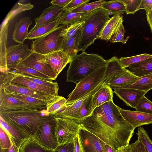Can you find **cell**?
Returning a JSON list of instances; mask_svg holds the SVG:
<instances>
[{"label":"cell","mask_w":152,"mask_h":152,"mask_svg":"<svg viewBox=\"0 0 152 152\" xmlns=\"http://www.w3.org/2000/svg\"><path fill=\"white\" fill-rule=\"evenodd\" d=\"M0 152H20L19 149L12 142L11 145L9 149H3L0 148Z\"/></svg>","instance_id":"9f6ffc18"},{"label":"cell","mask_w":152,"mask_h":152,"mask_svg":"<svg viewBox=\"0 0 152 152\" xmlns=\"http://www.w3.org/2000/svg\"><path fill=\"white\" fill-rule=\"evenodd\" d=\"M78 134L83 152H105L104 142L93 133L81 127Z\"/></svg>","instance_id":"7c38bea8"},{"label":"cell","mask_w":152,"mask_h":152,"mask_svg":"<svg viewBox=\"0 0 152 152\" xmlns=\"http://www.w3.org/2000/svg\"><path fill=\"white\" fill-rule=\"evenodd\" d=\"M9 69H13L17 72L32 76L45 80L50 81L49 77L46 75L33 68L18 64L10 66Z\"/></svg>","instance_id":"8d00e7d4"},{"label":"cell","mask_w":152,"mask_h":152,"mask_svg":"<svg viewBox=\"0 0 152 152\" xmlns=\"http://www.w3.org/2000/svg\"><path fill=\"white\" fill-rule=\"evenodd\" d=\"M94 94L91 95L86 99L72 119L78 121L90 116L92 114L93 111L92 99Z\"/></svg>","instance_id":"e575fe53"},{"label":"cell","mask_w":152,"mask_h":152,"mask_svg":"<svg viewBox=\"0 0 152 152\" xmlns=\"http://www.w3.org/2000/svg\"><path fill=\"white\" fill-rule=\"evenodd\" d=\"M18 64L33 68L46 75L52 80H56L55 74L46 61L45 55L33 52Z\"/></svg>","instance_id":"30bf717a"},{"label":"cell","mask_w":152,"mask_h":152,"mask_svg":"<svg viewBox=\"0 0 152 152\" xmlns=\"http://www.w3.org/2000/svg\"><path fill=\"white\" fill-rule=\"evenodd\" d=\"M84 23V20L69 25L65 30L64 34V40L70 38L78 33L83 28Z\"/></svg>","instance_id":"bcb514c9"},{"label":"cell","mask_w":152,"mask_h":152,"mask_svg":"<svg viewBox=\"0 0 152 152\" xmlns=\"http://www.w3.org/2000/svg\"><path fill=\"white\" fill-rule=\"evenodd\" d=\"M5 80L13 84L24 87L47 95L56 96L58 90L38 84L24 78L15 71H9L7 74L0 75Z\"/></svg>","instance_id":"9c48e42d"},{"label":"cell","mask_w":152,"mask_h":152,"mask_svg":"<svg viewBox=\"0 0 152 152\" xmlns=\"http://www.w3.org/2000/svg\"><path fill=\"white\" fill-rule=\"evenodd\" d=\"M0 126L7 132L12 142L20 150L23 142L31 137L10 125L0 117Z\"/></svg>","instance_id":"7402d4cb"},{"label":"cell","mask_w":152,"mask_h":152,"mask_svg":"<svg viewBox=\"0 0 152 152\" xmlns=\"http://www.w3.org/2000/svg\"><path fill=\"white\" fill-rule=\"evenodd\" d=\"M151 58L152 55L145 53L129 57H121L119 59L122 67L126 68L132 64Z\"/></svg>","instance_id":"74e56055"},{"label":"cell","mask_w":152,"mask_h":152,"mask_svg":"<svg viewBox=\"0 0 152 152\" xmlns=\"http://www.w3.org/2000/svg\"><path fill=\"white\" fill-rule=\"evenodd\" d=\"M43 110L25 109L0 112V117L7 123L33 137L42 124L56 116L43 113Z\"/></svg>","instance_id":"7a4b0ae2"},{"label":"cell","mask_w":152,"mask_h":152,"mask_svg":"<svg viewBox=\"0 0 152 152\" xmlns=\"http://www.w3.org/2000/svg\"><path fill=\"white\" fill-rule=\"evenodd\" d=\"M82 28L76 34L70 38L64 40L61 47V50L72 59L77 55L80 40Z\"/></svg>","instance_id":"484cf974"},{"label":"cell","mask_w":152,"mask_h":152,"mask_svg":"<svg viewBox=\"0 0 152 152\" xmlns=\"http://www.w3.org/2000/svg\"><path fill=\"white\" fill-rule=\"evenodd\" d=\"M105 152H116V151L105 142L104 144Z\"/></svg>","instance_id":"680465c9"},{"label":"cell","mask_w":152,"mask_h":152,"mask_svg":"<svg viewBox=\"0 0 152 152\" xmlns=\"http://www.w3.org/2000/svg\"><path fill=\"white\" fill-rule=\"evenodd\" d=\"M106 63L107 61L101 56L82 52L73 58L69 63L66 74V81L77 84Z\"/></svg>","instance_id":"3957f363"},{"label":"cell","mask_w":152,"mask_h":152,"mask_svg":"<svg viewBox=\"0 0 152 152\" xmlns=\"http://www.w3.org/2000/svg\"><path fill=\"white\" fill-rule=\"evenodd\" d=\"M139 78L127 69L122 74L113 78L107 85L112 89H120L134 83Z\"/></svg>","instance_id":"d4e9b609"},{"label":"cell","mask_w":152,"mask_h":152,"mask_svg":"<svg viewBox=\"0 0 152 152\" xmlns=\"http://www.w3.org/2000/svg\"><path fill=\"white\" fill-rule=\"evenodd\" d=\"M59 24L60 17L41 26L33 31L29 32L26 39H33L40 38L56 28Z\"/></svg>","instance_id":"f546056e"},{"label":"cell","mask_w":152,"mask_h":152,"mask_svg":"<svg viewBox=\"0 0 152 152\" xmlns=\"http://www.w3.org/2000/svg\"><path fill=\"white\" fill-rule=\"evenodd\" d=\"M47 63L53 70L56 78L72 58L60 50L44 55Z\"/></svg>","instance_id":"2e32d148"},{"label":"cell","mask_w":152,"mask_h":152,"mask_svg":"<svg viewBox=\"0 0 152 152\" xmlns=\"http://www.w3.org/2000/svg\"><path fill=\"white\" fill-rule=\"evenodd\" d=\"M123 22H121L118 26L111 37L110 40L111 43L120 42L125 44L129 39V37H128L125 39H124L125 29L123 24Z\"/></svg>","instance_id":"b9f144b4"},{"label":"cell","mask_w":152,"mask_h":152,"mask_svg":"<svg viewBox=\"0 0 152 152\" xmlns=\"http://www.w3.org/2000/svg\"><path fill=\"white\" fill-rule=\"evenodd\" d=\"M124 119L134 129L141 126L152 124V114L138 111L126 110L118 107Z\"/></svg>","instance_id":"9a60e30c"},{"label":"cell","mask_w":152,"mask_h":152,"mask_svg":"<svg viewBox=\"0 0 152 152\" xmlns=\"http://www.w3.org/2000/svg\"><path fill=\"white\" fill-rule=\"evenodd\" d=\"M89 1L90 0H71L63 9L65 11H71Z\"/></svg>","instance_id":"c3c4849f"},{"label":"cell","mask_w":152,"mask_h":152,"mask_svg":"<svg viewBox=\"0 0 152 152\" xmlns=\"http://www.w3.org/2000/svg\"><path fill=\"white\" fill-rule=\"evenodd\" d=\"M32 23L29 17L20 18L15 25L12 39L16 42L23 44L28 34V31L29 26Z\"/></svg>","instance_id":"44dd1931"},{"label":"cell","mask_w":152,"mask_h":152,"mask_svg":"<svg viewBox=\"0 0 152 152\" xmlns=\"http://www.w3.org/2000/svg\"><path fill=\"white\" fill-rule=\"evenodd\" d=\"M118 107L113 101H109L96 108L90 116L76 121L116 151L129 145L135 129L124 119Z\"/></svg>","instance_id":"6da1fadb"},{"label":"cell","mask_w":152,"mask_h":152,"mask_svg":"<svg viewBox=\"0 0 152 152\" xmlns=\"http://www.w3.org/2000/svg\"><path fill=\"white\" fill-rule=\"evenodd\" d=\"M75 152H83L78 134L74 140Z\"/></svg>","instance_id":"db71d44e"},{"label":"cell","mask_w":152,"mask_h":152,"mask_svg":"<svg viewBox=\"0 0 152 152\" xmlns=\"http://www.w3.org/2000/svg\"><path fill=\"white\" fill-rule=\"evenodd\" d=\"M92 11L75 12L70 11H64L60 17V24L71 25L77 22L83 21Z\"/></svg>","instance_id":"f1b7e54d"},{"label":"cell","mask_w":152,"mask_h":152,"mask_svg":"<svg viewBox=\"0 0 152 152\" xmlns=\"http://www.w3.org/2000/svg\"><path fill=\"white\" fill-rule=\"evenodd\" d=\"M106 61L105 76L102 83L107 84L113 78L122 74L127 69L122 67L119 58L115 56Z\"/></svg>","instance_id":"ffe728a7"},{"label":"cell","mask_w":152,"mask_h":152,"mask_svg":"<svg viewBox=\"0 0 152 152\" xmlns=\"http://www.w3.org/2000/svg\"><path fill=\"white\" fill-rule=\"evenodd\" d=\"M53 152H75L74 142L59 145Z\"/></svg>","instance_id":"f907efd6"},{"label":"cell","mask_w":152,"mask_h":152,"mask_svg":"<svg viewBox=\"0 0 152 152\" xmlns=\"http://www.w3.org/2000/svg\"><path fill=\"white\" fill-rule=\"evenodd\" d=\"M53 151L42 146L32 137L25 141L19 150L20 152H53Z\"/></svg>","instance_id":"d6a6232c"},{"label":"cell","mask_w":152,"mask_h":152,"mask_svg":"<svg viewBox=\"0 0 152 152\" xmlns=\"http://www.w3.org/2000/svg\"><path fill=\"white\" fill-rule=\"evenodd\" d=\"M20 74L26 79L34 82L40 85L58 90L59 86L58 83L56 82H53L52 81V80L50 81L45 80L30 75Z\"/></svg>","instance_id":"7bdbcfd3"},{"label":"cell","mask_w":152,"mask_h":152,"mask_svg":"<svg viewBox=\"0 0 152 152\" xmlns=\"http://www.w3.org/2000/svg\"><path fill=\"white\" fill-rule=\"evenodd\" d=\"M0 87L10 92L31 96L44 100L49 103L56 96L47 95L24 87L15 85L8 82L0 77Z\"/></svg>","instance_id":"5bb4252c"},{"label":"cell","mask_w":152,"mask_h":152,"mask_svg":"<svg viewBox=\"0 0 152 152\" xmlns=\"http://www.w3.org/2000/svg\"><path fill=\"white\" fill-rule=\"evenodd\" d=\"M106 65L79 81L68 95L66 103L75 102L86 95L102 83L105 76Z\"/></svg>","instance_id":"8992f818"},{"label":"cell","mask_w":152,"mask_h":152,"mask_svg":"<svg viewBox=\"0 0 152 152\" xmlns=\"http://www.w3.org/2000/svg\"><path fill=\"white\" fill-rule=\"evenodd\" d=\"M55 118L57 121L56 134L59 145L74 142L81 127L80 124L70 118L56 116Z\"/></svg>","instance_id":"ba28073f"},{"label":"cell","mask_w":152,"mask_h":152,"mask_svg":"<svg viewBox=\"0 0 152 152\" xmlns=\"http://www.w3.org/2000/svg\"><path fill=\"white\" fill-rule=\"evenodd\" d=\"M109 12L101 8L94 10L85 19L82 28L78 52L85 50L96 39H99L101 33L110 18Z\"/></svg>","instance_id":"277c9868"},{"label":"cell","mask_w":152,"mask_h":152,"mask_svg":"<svg viewBox=\"0 0 152 152\" xmlns=\"http://www.w3.org/2000/svg\"><path fill=\"white\" fill-rule=\"evenodd\" d=\"M152 8V0H142L140 9H144L145 11L151 10Z\"/></svg>","instance_id":"f5cc1de1"},{"label":"cell","mask_w":152,"mask_h":152,"mask_svg":"<svg viewBox=\"0 0 152 152\" xmlns=\"http://www.w3.org/2000/svg\"><path fill=\"white\" fill-rule=\"evenodd\" d=\"M56 129L57 121L55 117L41 125L32 137L42 146L54 150L59 145Z\"/></svg>","instance_id":"52a82bcc"},{"label":"cell","mask_w":152,"mask_h":152,"mask_svg":"<svg viewBox=\"0 0 152 152\" xmlns=\"http://www.w3.org/2000/svg\"><path fill=\"white\" fill-rule=\"evenodd\" d=\"M122 21L121 15H114L110 18L103 28L99 39L108 42L110 40L115 31Z\"/></svg>","instance_id":"4316f807"},{"label":"cell","mask_w":152,"mask_h":152,"mask_svg":"<svg viewBox=\"0 0 152 152\" xmlns=\"http://www.w3.org/2000/svg\"><path fill=\"white\" fill-rule=\"evenodd\" d=\"M106 1L99 0L89 3L83 4L70 11L73 12H81L92 11L101 7L102 4Z\"/></svg>","instance_id":"ab89813d"},{"label":"cell","mask_w":152,"mask_h":152,"mask_svg":"<svg viewBox=\"0 0 152 152\" xmlns=\"http://www.w3.org/2000/svg\"><path fill=\"white\" fill-rule=\"evenodd\" d=\"M116 152H131L130 145L119 149L116 151Z\"/></svg>","instance_id":"6f0895ef"},{"label":"cell","mask_w":152,"mask_h":152,"mask_svg":"<svg viewBox=\"0 0 152 152\" xmlns=\"http://www.w3.org/2000/svg\"><path fill=\"white\" fill-rule=\"evenodd\" d=\"M113 93L109 85L103 83L102 86L93 96L92 110L106 102L113 101Z\"/></svg>","instance_id":"603a6c76"},{"label":"cell","mask_w":152,"mask_h":152,"mask_svg":"<svg viewBox=\"0 0 152 152\" xmlns=\"http://www.w3.org/2000/svg\"><path fill=\"white\" fill-rule=\"evenodd\" d=\"M138 140L144 145L148 152H152V140L143 127H139L137 133Z\"/></svg>","instance_id":"60d3db41"},{"label":"cell","mask_w":152,"mask_h":152,"mask_svg":"<svg viewBox=\"0 0 152 152\" xmlns=\"http://www.w3.org/2000/svg\"><path fill=\"white\" fill-rule=\"evenodd\" d=\"M126 7L125 12L127 15L134 14L139 10H140L142 0H122Z\"/></svg>","instance_id":"f6af8a7d"},{"label":"cell","mask_w":152,"mask_h":152,"mask_svg":"<svg viewBox=\"0 0 152 152\" xmlns=\"http://www.w3.org/2000/svg\"><path fill=\"white\" fill-rule=\"evenodd\" d=\"M69 25L61 24L45 35L33 40L31 50L44 55L61 50L65 30Z\"/></svg>","instance_id":"5b68a950"},{"label":"cell","mask_w":152,"mask_h":152,"mask_svg":"<svg viewBox=\"0 0 152 152\" xmlns=\"http://www.w3.org/2000/svg\"><path fill=\"white\" fill-rule=\"evenodd\" d=\"M71 1V0H53L50 2V3L52 5L63 8Z\"/></svg>","instance_id":"816d5d0a"},{"label":"cell","mask_w":152,"mask_h":152,"mask_svg":"<svg viewBox=\"0 0 152 152\" xmlns=\"http://www.w3.org/2000/svg\"><path fill=\"white\" fill-rule=\"evenodd\" d=\"M128 70L136 76L140 77L152 73V58L132 64Z\"/></svg>","instance_id":"83f0119b"},{"label":"cell","mask_w":152,"mask_h":152,"mask_svg":"<svg viewBox=\"0 0 152 152\" xmlns=\"http://www.w3.org/2000/svg\"><path fill=\"white\" fill-rule=\"evenodd\" d=\"M33 52L29 49L27 45L18 44L10 46L7 48V50L6 64L7 67L9 69V67L18 64Z\"/></svg>","instance_id":"4fadbf2b"},{"label":"cell","mask_w":152,"mask_h":152,"mask_svg":"<svg viewBox=\"0 0 152 152\" xmlns=\"http://www.w3.org/2000/svg\"><path fill=\"white\" fill-rule=\"evenodd\" d=\"M151 10H152V8Z\"/></svg>","instance_id":"91938a15"},{"label":"cell","mask_w":152,"mask_h":152,"mask_svg":"<svg viewBox=\"0 0 152 152\" xmlns=\"http://www.w3.org/2000/svg\"><path fill=\"white\" fill-rule=\"evenodd\" d=\"M64 11L63 8L53 5L46 8L39 16L34 19L35 25L29 32L56 20L60 17Z\"/></svg>","instance_id":"ac0fdd59"},{"label":"cell","mask_w":152,"mask_h":152,"mask_svg":"<svg viewBox=\"0 0 152 152\" xmlns=\"http://www.w3.org/2000/svg\"><path fill=\"white\" fill-rule=\"evenodd\" d=\"M114 93L128 106L135 108L146 92L138 89L121 88L114 90Z\"/></svg>","instance_id":"e0dca14e"},{"label":"cell","mask_w":152,"mask_h":152,"mask_svg":"<svg viewBox=\"0 0 152 152\" xmlns=\"http://www.w3.org/2000/svg\"><path fill=\"white\" fill-rule=\"evenodd\" d=\"M0 87L3 88L6 94L18 99L28 104L36 106H46L48 103L47 102L39 99L7 91L2 87Z\"/></svg>","instance_id":"d590c367"},{"label":"cell","mask_w":152,"mask_h":152,"mask_svg":"<svg viewBox=\"0 0 152 152\" xmlns=\"http://www.w3.org/2000/svg\"><path fill=\"white\" fill-rule=\"evenodd\" d=\"M101 7L107 10L109 15H121L126 11L125 4L122 0L106 1L102 4Z\"/></svg>","instance_id":"836d02e7"},{"label":"cell","mask_w":152,"mask_h":152,"mask_svg":"<svg viewBox=\"0 0 152 152\" xmlns=\"http://www.w3.org/2000/svg\"><path fill=\"white\" fill-rule=\"evenodd\" d=\"M9 23L8 21L3 22L0 27V68L1 73L7 74L10 71L6 64L7 43Z\"/></svg>","instance_id":"d6986e66"},{"label":"cell","mask_w":152,"mask_h":152,"mask_svg":"<svg viewBox=\"0 0 152 152\" xmlns=\"http://www.w3.org/2000/svg\"><path fill=\"white\" fill-rule=\"evenodd\" d=\"M102 83L91 92L75 102L66 103L64 105V110L58 116L72 118L86 99L91 95L94 94L102 86Z\"/></svg>","instance_id":"cb8c5ba5"},{"label":"cell","mask_w":152,"mask_h":152,"mask_svg":"<svg viewBox=\"0 0 152 152\" xmlns=\"http://www.w3.org/2000/svg\"><path fill=\"white\" fill-rule=\"evenodd\" d=\"M67 99L64 97L58 95L51 101L47 103L46 110L49 114L58 116L64 109V105Z\"/></svg>","instance_id":"1f68e13d"},{"label":"cell","mask_w":152,"mask_h":152,"mask_svg":"<svg viewBox=\"0 0 152 152\" xmlns=\"http://www.w3.org/2000/svg\"><path fill=\"white\" fill-rule=\"evenodd\" d=\"M46 106H36L28 104L22 101L6 94L0 88V112L25 109L44 110Z\"/></svg>","instance_id":"8fae6325"},{"label":"cell","mask_w":152,"mask_h":152,"mask_svg":"<svg viewBox=\"0 0 152 152\" xmlns=\"http://www.w3.org/2000/svg\"><path fill=\"white\" fill-rule=\"evenodd\" d=\"M135 109L137 111L152 114V102L144 96L139 100Z\"/></svg>","instance_id":"ee69618b"},{"label":"cell","mask_w":152,"mask_h":152,"mask_svg":"<svg viewBox=\"0 0 152 152\" xmlns=\"http://www.w3.org/2000/svg\"><path fill=\"white\" fill-rule=\"evenodd\" d=\"M0 148L3 149L9 148L11 145L12 141L7 132L0 127Z\"/></svg>","instance_id":"7dc6e473"},{"label":"cell","mask_w":152,"mask_h":152,"mask_svg":"<svg viewBox=\"0 0 152 152\" xmlns=\"http://www.w3.org/2000/svg\"><path fill=\"white\" fill-rule=\"evenodd\" d=\"M130 146L131 152H148L144 145L138 139Z\"/></svg>","instance_id":"681fc988"},{"label":"cell","mask_w":152,"mask_h":152,"mask_svg":"<svg viewBox=\"0 0 152 152\" xmlns=\"http://www.w3.org/2000/svg\"><path fill=\"white\" fill-rule=\"evenodd\" d=\"M146 18L152 34V10L146 11Z\"/></svg>","instance_id":"11a10c76"},{"label":"cell","mask_w":152,"mask_h":152,"mask_svg":"<svg viewBox=\"0 0 152 152\" xmlns=\"http://www.w3.org/2000/svg\"><path fill=\"white\" fill-rule=\"evenodd\" d=\"M34 7V5L30 3L24 4L18 3L16 7L11 10L9 12L4 21L9 22L20 13L26 10H31Z\"/></svg>","instance_id":"f35d334b"},{"label":"cell","mask_w":152,"mask_h":152,"mask_svg":"<svg viewBox=\"0 0 152 152\" xmlns=\"http://www.w3.org/2000/svg\"><path fill=\"white\" fill-rule=\"evenodd\" d=\"M121 88L135 89L147 93L152 89V73L139 77L134 83L127 85Z\"/></svg>","instance_id":"4dcf8cb0"}]
</instances>
